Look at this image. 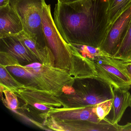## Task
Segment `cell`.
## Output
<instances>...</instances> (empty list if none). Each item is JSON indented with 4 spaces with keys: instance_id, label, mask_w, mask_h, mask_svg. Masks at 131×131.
<instances>
[{
    "instance_id": "obj_1",
    "label": "cell",
    "mask_w": 131,
    "mask_h": 131,
    "mask_svg": "<svg viewBox=\"0 0 131 131\" xmlns=\"http://www.w3.org/2000/svg\"><path fill=\"white\" fill-rule=\"evenodd\" d=\"M55 7L54 23L67 42L100 47L110 28L108 0H80L67 4L58 2Z\"/></svg>"
},
{
    "instance_id": "obj_2",
    "label": "cell",
    "mask_w": 131,
    "mask_h": 131,
    "mask_svg": "<svg viewBox=\"0 0 131 131\" xmlns=\"http://www.w3.org/2000/svg\"><path fill=\"white\" fill-rule=\"evenodd\" d=\"M23 66L28 75L26 86L48 91L58 97L73 87L75 79L66 70L39 62Z\"/></svg>"
},
{
    "instance_id": "obj_3",
    "label": "cell",
    "mask_w": 131,
    "mask_h": 131,
    "mask_svg": "<svg viewBox=\"0 0 131 131\" xmlns=\"http://www.w3.org/2000/svg\"><path fill=\"white\" fill-rule=\"evenodd\" d=\"M73 91L59 96L65 108L95 106L112 99L110 86L96 77L75 79Z\"/></svg>"
},
{
    "instance_id": "obj_4",
    "label": "cell",
    "mask_w": 131,
    "mask_h": 131,
    "mask_svg": "<svg viewBox=\"0 0 131 131\" xmlns=\"http://www.w3.org/2000/svg\"><path fill=\"white\" fill-rule=\"evenodd\" d=\"M42 29L44 42L55 58V66L69 72L72 59L71 44L67 42L58 31L53 19L50 5L46 2L42 14Z\"/></svg>"
},
{
    "instance_id": "obj_5",
    "label": "cell",
    "mask_w": 131,
    "mask_h": 131,
    "mask_svg": "<svg viewBox=\"0 0 131 131\" xmlns=\"http://www.w3.org/2000/svg\"><path fill=\"white\" fill-rule=\"evenodd\" d=\"M45 0H10L17 12L24 32L43 46H46L42 29V14Z\"/></svg>"
},
{
    "instance_id": "obj_6",
    "label": "cell",
    "mask_w": 131,
    "mask_h": 131,
    "mask_svg": "<svg viewBox=\"0 0 131 131\" xmlns=\"http://www.w3.org/2000/svg\"><path fill=\"white\" fill-rule=\"evenodd\" d=\"M15 93L24 103L26 109L29 110L30 112L43 123L48 118L51 110L64 107L59 97L48 91L25 86Z\"/></svg>"
},
{
    "instance_id": "obj_7",
    "label": "cell",
    "mask_w": 131,
    "mask_h": 131,
    "mask_svg": "<svg viewBox=\"0 0 131 131\" xmlns=\"http://www.w3.org/2000/svg\"><path fill=\"white\" fill-rule=\"evenodd\" d=\"M97 77L113 88L129 90L131 80L106 55L93 60Z\"/></svg>"
},
{
    "instance_id": "obj_8",
    "label": "cell",
    "mask_w": 131,
    "mask_h": 131,
    "mask_svg": "<svg viewBox=\"0 0 131 131\" xmlns=\"http://www.w3.org/2000/svg\"><path fill=\"white\" fill-rule=\"evenodd\" d=\"M131 20V6L113 24L99 47L106 56L113 57L126 34Z\"/></svg>"
},
{
    "instance_id": "obj_9",
    "label": "cell",
    "mask_w": 131,
    "mask_h": 131,
    "mask_svg": "<svg viewBox=\"0 0 131 131\" xmlns=\"http://www.w3.org/2000/svg\"><path fill=\"white\" fill-rule=\"evenodd\" d=\"M49 130L65 131H117L116 125L105 118L99 123L79 120H60L49 117L43 123Z\"/></svg>"
},
{
    "instance_id": "obj_10",
    "label": "cell",
    "mask_w": 131,
    "mask_h": 131,
    "mask_svg": "<svg viewBox=\"0 0 131 131\" xmlns=\"http://www.w3.org/2000/svg\"><path fill=\"white\" fill-rule=\"evenodd\" d=\"M0 46L1 51L9 53L22 65L24 63L25 65L38 62L18 35L0 38Z\"/></svg>"
},
{
    "instance_id": "obj_11",
    "label": "cell",
    "mask_w": 131,
    "mask_h": 131,
    "mask_svg": "<svg viewBox=\"0 0 131 131\" xmlns=\"http://www.w3.org/2000/svg\"><path fill=\"white\" fill-rule=\"evenodd\" d=\"M72 59L69 71L70 75L75 79L97 77L93 60L83 56L73 45Z\"/></svg>"
},
{
    "instance_id": "obj_12",
    "label": "cell",
    "mask_w": 131,
    "mask_h": 131,
    "mask_svg": "<svg viewBox=\"0 0 131 131\" xmlns=\"http://www.w3.org/2000/svg\"><path fill=\"white\" fill-rule=\"evenodd\" d=\"M49 117L60 120H84L95 123L101 122L96 114L95 106L56 108L49 112Z\"/></svg>"
},
{
    "instance_id": "obj_13",
    "label": "cell",
    "mask_w": 131,
    "mask_h": 131,
    "mask_svg": "<svg viewBox=\"0 0 131 131\" xmlns=\"http://www.w3.org/2000/svg\"><path fill=\"white\" fill-rule=\"evenodd\" d=\"M23 30L19 16L9 4L0 7V38L18 35Z\"/></svg>"
},
{
    "instance_id": "obj_14",
    "label": "cell",
    "mask_w": 131,
    "mask_h": 131,
    "mask_svg": "<svg viewBox=\"0 0 131 131\" xmlns=\"http://www.w3.org/2000/svg\"><path fill=\"white\" fill-rule=\"evenodd\" d=\"M110 86L112 94V105L109 114L110 116L106 118L115 125L119 122L126 108L129 106L131 95L128 90Z\"/></svg>"
},
{
    "instance_id": "obj_15",
    "label": "cell",
    "mask_w": 131,
    "mask_h": 131,
    "mask_svg": "<svg viewBox=\"0 0 131 131\" xmlns=\"http://www.w3.org/2000/svg\"><path fill=\"white\" fill-rule=\"evenodd\" d=\"M27 48L42 64L55 66V58L51 50L46 46H43L30 37L24 30L18 34Z\"/></svg>"
},
{
    "instance_id": "obj_16",
    "label": "cell",
    "mask_w": 131,
    "mask_h": 131,
    "mask_svg": "<svg viewBox=\"0 0 131 131\" xmlns=\"http://www.w3.org/2000/svg\"><path fill=\"white\" fill-rule=\"evenodd\" d=\"M108 1L107 14L110 28L118 17L131 6V0H108Z\"/></svg>"
},
{
    "instance_id": "obj_17",
    "label": "cell",
    "mask_w": 131,
    "mask_h": 131,
    "mask_svg": "<svg viewBox=\"0 0 131 131\" xmlns=\"http://www.w3.org/2000/svg\"><path fill=\"white\" fill-rule=\"evenodd\" d=\"M0 85L6 86L14 92L25 86L12 75L5 66L1 64H0Z\"/></svg>"
},
{
    "instance_id": "obj_18",
    "label": "cell",
    "mask_w": 131,
    "mask_h": 131,
    "mask_svg": "<svg viewBox=\"0 0 131 131\" xmlns=\"http://www.w3.org/2000/svg\"><path fill=\"white\" fill-rule=\"evenodd\" d=\"M0 86L1 97L4 105L12 111L19 109V104L16 94L3 85H0Z\"/></svg>"
},
{
    "instance_id": "obj_19",
    "label": "cell",
    "mask_w": 131,
    "mask_h": 131,
    "mask_svg": "<svg viewBox=\"0 0 131 131\" xmlns=\"http://www.w3.org/2000/svg\"><path fill=\"white\" fill-rule=\"evenodd\" d=\"M112 57L131 60V20L123 41L117 52Z\"/></svg>"
},
{
    "instance_id": "obj_20",
    "label": "cell",
    "mask_w": 131,
    "mask_h": 131,
    "mask_svg": "<svg viewBox=\"0 0 131 131\" xmlns=\"http://www.w3.org/2000/svg\"><path fill=\"white\" fill-rule=\"evenodd\" d=\"M75 49L83 56L93 60L98 57L105 55L99 47L80 44H72Z\"/></svg>"
},
{
    "instance_id": "obj_21",
    "label": "cell",
    "mask_w": 131,
    "mask_h": 131,
    "mask_svg": "<svg viewBox=\"0 0 131 131\" xmlns=\"http://www.w3.org/2000/svg\"><path fill=\"white\" fill-rule=\"evenodd\" d=\"M112 105V99L105 100L95 106L96 114L100 121L105 119L109 114Z\"/></svg>"
},
{
    "instance_id": "obj_22",
    "label": "cell",
    "mask_w": 131,
    "mask_h": 131,
    "mask_svg": "<svg viewBox=\"0 0 131 131\" xmlns=\"http://www.w3.org/2000/svg\"><path fill=\"white\" fill-rule=\"evenodd\" d=\"M109 57L116 66L131 80V60Z\"/></svg>"
},
{
    "instance_id": "obj_23",
    "label": "cell",
    "mask_w": 131,
    "mask_h": 131,
    "mask_svg": "<svg viewBox=\"0 0 131 131\" xmlns=\"http://www.w3.org/2000/svg\"><path fill=\"white\" fill-rule=\"evenodd\" d=\"M117 131H131V123H128L125 125H116Z\"/></svg>"
},
{
    "instance_id": "obj_24",
    "label": "cell",
    "mask_w": 131,
    "mask_h": 131,
    "mask_svg": "<svg viewBox=\"0 0 131 131\" xmlns=\"http://www.w3.org/2000/svg\"><path fill=\"white\" fill-rule=\"evenodd\" d=\"M80 0H58V3H60L67 4L72 3Z\"/></svg>"
},
{
    "instance_id": "obj_25",
    "label": "cell",
    "mask_w": 131,
    "mask_h": 131,
    "mask_svg": "<svg viewBox=\"0 0 131 131\" xmlns=\"http://www.w3.org/2000/svg\"><path fill=\"white\" fill-rule=\"evenodd\" d=\"M10 0H0V7H3L9 4Z\"/></svg>"
},
{
    "instance_id": "obj_26",
    "label": "cell",
    "mask_w": 131,
    "mask_h": 131,
    "mask_svg": "<svg viewBox=\"0 0 131 131\" xmlns=\"http://www.w3.org/2000/svg\"><path fill=\"white\" fill-rule=\"evenodd\" d=\"M129 107H130V108H131V98H130V104H129Z\"/></svg>"
},
{
    "instance_id": "obj_27",
    "label": "cell",
    "mask_w": 131,
    "mask_h": 131,
    "mask_svg": "<svg viewBox=\"0 0 131 131\" xmlns=\"http://www.w3.org/2000/svg\"></svg>"
}]
</instances>
